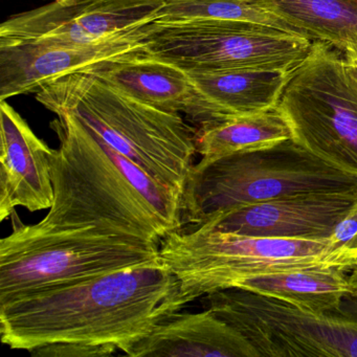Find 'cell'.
<instances>
[{
	"instance_id": "obj_1",
	"label": "cell",
	"mask_w": 357,
	"mask_h": 357,
	"mask_svg": "<svg viewBox=\"0 0 357 357\" xmlns=\"http://www.w3.org/2000/svg\"><path fill=\"white\" fill-rule=\"evenodd\" d=\"M179 283L162 261L62 284L0 305L6 346L114 344L126 353L179 312Z\"/></svg>"
},
{
	"instance_id": "obj_2",
	"label": "cell",
	"mask_w": 357,
	"mask_h": 357,
	"mask_svg": "<svg viewBox=\"0 0 357 357\" xmlns=\"http://www.w3.org/2000/svg\"><path fill=\"white\" fill-rule=\"evenodd\" d=\"M36 99L55 114L76 116L156 183L181 196L197 149L196 129L181 114L127 97L87 72L49 81Z\"/></svg>"
},
{
	"instance_id": "obj_3",
	"label": "cell",
	"mask_w": 357,
	"mask_h": 357,
	"mask_svg": "<svg viewBox=\"0 0 357 357\" xmlns=\"http://www.w3.org/2000/svg\"><path fill=\"white\" fill-rule=\"evenodd\" d=\"M51 128L60 139L52 154L53 206L43 227L100 229L158 242L168 225L119 170L89 129L68 112L56 114Z\"/></svg>"
},
{
	"instance_id": "obj_4",
	"label": "cell",
	"mask_w": 357,
	"mask_h": 357,
	"mask_svg": "<svg viewBox=\"0 0 357 357\" xmlns=\"http://www.w3.org/2000/svg\"><path fill=\"white\" fill-rule=\"evenodd\" d=\"M357 189V177L334 168L290 139L256 151L193 165L181 193V229L217 215L285 196Z\"/></svg>"
},
{
	"instance_id": "obj_5",
	"label": "cell",
	"mask_w": 357,
	"mask_h": 357,
	"mask_svg": "<svg viewBox=\"0 0 357 357\" xmlns=\"http://www.w3.org/2000/svg\"><path fill=\"white\" fill-rule=\"evenodd\" d=\"M0 240V305L33 292L162 261L160 243L96 225H26Z\"/></svg>"
},
{
	"instance_id": "obj_6",
	"label": "cell",
	"mask_w": 357,
	"mask_h": 357,
	"mask_svg": "<svg viewBox=\"0 0 357 357\" xmlns=\"http://www.w3.org/2000/svg\"><path fill=\"white\" fill-rule=\"evenodd\" d=\"M160 256L178 281L183 308L250 278L300 269H351L328 240L257 237L202 227L167 234L160 239Z\"/></svg>"
},
{
	"instance_id": "obj_7",
	"label": "cell",
	"mask_w": 357,
	"mask_h": 357,
	"mask_svg": "<svg viewBox=\"0 0 357 357\" xmlns=\"http://www.w3.org/2000/svg\"><path fill=\"white\" fill-rule=\"evenodd\" d=\"M278 108L296 143L357 177V70L344 52L313 41L289 73Z\"/></svg>"
},
{
	"instance_id": "obj_8",
	"label": "cell",
	"mask_w": 357,
	"mask_h": 357,
	"mask_svg": "<svg viewBox=\"0 0 357 357\" xmlns=\"http://www.w3.org/2000/svg\"><path fill=\"white\" fill-rule=\"evenodd\" d=\"M204 298L206 308L243 334L259 356L357 357V294L321 313L239 288Z\"/></svg>"
},
{
	"instance_id": "obj_9",
	"label": "cell",
	"mask_w": 357,
	"mask_h": 357,
	"mask_svg": "<svg viewBox=\"0 0 357 357\" xmlns=\"http://www.w3.org/2000/svg\"><path fill=\"white\" fill-rule=\"evenodd\" d=\"M313 41L279 29L236 20L152 24L145 53L190 73L231 70L291 72Z\"/></svg>"
},
{
	"instance_id": "obj_10",
	"label": "cell",
	"mask_w": 357,
	"mask_h": 357,
	"mask_svg": "<svg viewBox=\"0 0 357 357\" xmlns=\"http://www.w3.org/2000/svg\"><path fill=\"white\" fill-rule=\"evenodd\" d=\"M164 0H53L0 26V40L83 45L156 20Z\"/></svg>"
},
{
	"instance_id": "obj_11",
	"label": "cell",
	"mask_w": 357,
	"mask_h": 357,
	"mask_svg": "<svg viewBox=\"0 0 357 357\" xmlns=\"http://www.w3.org/2000/svg\"><path fill=\"white\" fill-rule=\"evenodd\" d=\"M152 24L131 29L93 45L0 40V100L36 93L54 79L84 72L116 58L144 53Z\"/></svg>"
},
{
	"instance_id": "obj_12",
	"label": "cell",
	"mask_w": 357,
	"mask_h": 357,
	"mask_svg": "<svg viewBox=\"0 0 357 357\" xmlns=\"http://www.w3.org/2000/svg\"><path fill=\"white\" fill-rule=\"evenodd\" d=\"M356 204L357 189L298 194L217 215L198 227L257 237L327 240Z\"/></svg>"
},
{
	"instance_id": "obj_13",
	"label": "cell",
	"mask_w": 357,
	"mask_h": 357,
	"mask_svg": "<svg viewBox=\"0 0 357 357\" xmlns=\"http://www.w3.org/2000/svg\"><path fill=\"white\" fill-rule=\"evenodd\" d=\"M0 221L16 206L30 212L51 208L55 199L52 179L53 150L28 123L0 100Z\"/></svg>"
},
{
	"instance_id": "obj_14",
	"label": "cell",
	"mask_w": 357,
	"mask_h": 357,
	"mask_svg": "<svg viewBox=\"0 0 357 357\" xmlns=\"http://www.w3.org/2000/svg\"><path fill=\"white\" fill-rule=\"evenodd\" d=\"M290 72L231 70L190 73L197 93L188 116L198 128L277 107Z\"/></svg>"
},
{
	"instance_id": "obj_15",
	"label": "cell",
	"mask_w": 357,
	"mask_h": 357,
	"mask_svg": "<svg viewBox=\"0 0 357 357\" xmlns=\"http://www.w3.org/2000/svg\"><path fill=\"white\" fill-rule=\"evenodd\" d=\"M127 356L259 357L250 340L206 308L198 313H175L133 344Z\"/></svg>"
},
{
	"instance_id": "obj_16",
	"label": "cell",
	"mask_w": 357,
	"mask_h": 357,
	"mask_svg": "<svg viewBox=\"0 0 357 357\" xmlns=\"http://www.w3.org/2000/svg\"><path fill=\"white\" fill-rule=\"evenodd\" d=\"M104 84L141 103L190 116L197 93L185 70L144 52L109 60L84 70Z\"/></svg>"
},
{
	"instance_id": "obj_17",
	"label": "cell",
	"mask_w": 357,
	"mask_h": 357,
	"mask_svg": "<svg viewBox=\"0 0 357 357\" xmlns=\"http://www.w3.org/2000/svg\"><path fill=\"white\" fill-rule=\"evenodd\" d=\"M344 273L346 271L337 267L300 269L250 278L236 288L321 313L337 309L344 296L353 294Z\"/></svg>"
},
{
	"instance_id": "obj_18",
	"label": "cell",
	"mask_w": 357,
	"mask_h": 357,
	"mask_svg": "<svg viewBox=\"0 0 357 357\" xmlns=\"http://www.w3.org/2000/svg\"><path fill=\"white\" fill-rule=\"evenodd\" d=\"M290 139L291 129L278 106L199 127L195 132L196 149L204 162L265 149Z\"/></svg>"
},
{
	"instance_id": "obj_19",
	"label": "cell",
	"mask_w": 357,
	"mask_h": 357,
	"mask_svg": "<svg viewBox=\"0 0 357 357\" xmlns=\"http://www.w3.org/2000/svg\"><path fill=\"white\" fill-rule=\"evenodd\" d=\"M310 40L357 47V0H258Z\"/></svg>"
},
{
	"instance_id": "obj_20",
	"label": "cell",
	"mask_w": 357,
	"mask_h": 357,
	"mask_svg": "<svg viewBox=\"0 0 357 357\" xmlns=\"http://www.w3.org/2000/svg\"><path fill=\"white\" fill-rule=\"evenodd\" d=\"M198 20L254 22L304 37L296 29L263 8L258 0H164L156 24Z\"/></svg>"
},
{
	"instance_id": "obj_21",
	"label": "cell",
	"mask_w": 357,
	"mask_h": 357,
	"mask_svg": "<svg viewBox=\"0 0 357 357\" xmlns=\"http://www.w3.org/2000/svg\"><path fill=\"white\" fill-rule=\"evenodd\" d=\"M114 344H89L82 342H54L29 351L35 357H106L118 352Z\"/></svg>"
},
{
	"instance_id": "obj_22",
	"label": "cell",
	"mask_w": 357,
	"mask_h": 357,
	"mask_svg": "<svg viewBox=\"0 0 357 357\" xmlns=\"http://www.w3.org/2000/svg\"><path fill=\"white\" fill-rule=\"evenodd\" d=\"M327 240L330 245L346 259L351 269L357 264V204L337 223Z\"/></svg>"
},
{
	"instance_id": "obj_23",
	"label": "cell",
	"mask_w": 357,
	"mask_h": 357,
	"mask_svg": "<svg viewBox=\"0 0 357 357\" xmlns=\"http://www.w3.org/2000/svg\"><path fill=\"white\" fill-rule=\"evenodd\" d=\"M350 275H348L349 282H350L351 287L353 289V294H357V264L349 271Z\"/></svg>"
},
{
	"instance_id": "obj_24",
	"label": "cell",
	"mask_w": 357,
	"mask_h": 357,
	"mask_svg": "<svg viewBox=\"0 0 357 357\" xmlns=\"http://www.w3.org/2000/svg\"><path fill=\"white\" fill-rule=\"evenodd\" d=\"M353 66H354V64H353ZM355 66V68H356V70H357V66Z\"/></svg>"
}]
</instances>
